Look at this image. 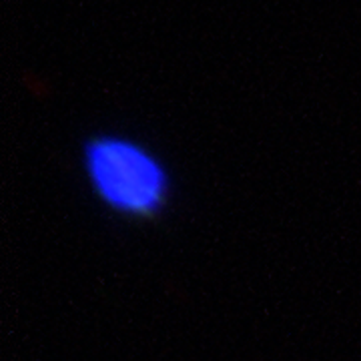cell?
I'll use <instances>...</instances> for the list:
<instances>
[{"label":"cell","instance_id":"1","mask_svg":"<svg viewBox=\"0 0 361 361\" xmlns=\"http://www.w3.org/2000/svg\"><path fill=\"white\" fill-rule=\"evenodd\" d=\"M82 177L92 197L111 215L151 221L167 211L173 180L153 149L121 133H97L80 149Z\"/></svg>","mask_w":361,"mask_h":361}]
</instances>
